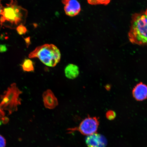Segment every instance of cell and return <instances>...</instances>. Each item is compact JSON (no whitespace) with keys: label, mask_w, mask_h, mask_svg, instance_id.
Instances as JSON below:
<instances>
[{"label":"cell","mask_w":147,"mask_h":147,"mask_svg":"<svg viewBox=\"0 0 147 147\" xmlns=\"http://www.w3.org/2000/svg\"><path fill=\"white\" fill-rule=\"evenodd\" d=\"M99 125L98 119L96 117H88L84 119L76 128H71L72 131L78 130L84 135L88 136L96 133Z\"/></svg>","instance_id":"cell-5"},{"label":"cell","mask_w":147,"mask_h":147,"mask_svg":"<svg viewBox=\"0 0 147 147\" xmlns=\"http://www.w3.org/2000/svg\"><path fill=\"white\" fill-rule=\"evenodd\" d=\"M43 98L44 105L47 109H54L58 105L57 98L50 90H47L44 93Z\"/></svg>","instance_id":"cell-8"},{"label":"cell","mask_w":147,"mask_h":147,"mask_svg":"<svg viewBox=\"0 0 147 147\" xmlns=\"http://www.w3.org/2000/svg\"><path fill=\"white\" fill-rule=\"evenodd\" d=\"M111 0H87L88 3L92 5H104L109 4Z\"/></svg>","instance_id":"cell-12"},{"label":"cell","mask_w":147,"mask_h":147,"mask_svg":"<svg viewBox=\"0 0 147 147\" xmlns=\"http://www.w3.org/2000/svg\"><path fill=\"white\" fill-rule=\"evenodd\" d=\"M6 142L4 138L0 135V147H5Z\"/></svg>","instance_id":"cell-16"},{"label":"cell","mask_w":147,"mask_h":147,"mask_svg":"<svg viewBox=\"0 0 147 147\" xmlns=\"http://www.w3.org/2000/svg\"><path fill=\"white\" fill-rule=\"evenodd\" d=\"M22 67L24 71H34V64L32 60L30 59H25L22 64Z\"/></svg>","instance_id":"cell-11"},{"label":"cell","mask_w":147,"mask_h":147,"mask_svg":"<svg viewBox=\"0 0 147 147\" xmlns=\"http://www.w3.org/2000/svg\"><path fill=\"white\" fill-rule=\"evenodd\" d=\"M80 69L76 65L73 64H69L64 69V74L66 78L70 80H74L79 76Z\"/></svg>","instance_id":"cell-10"},{"label":"cell","mask_w":147,"mask_h":147,"mask_svg":"<svg viewBox=\"0 0 147 147\" xmlns=\"http://www.w3.org/2000/svg\"><path fill=\"white\" fill-rule=\"evenodd\" d=\"M21 92L16 84H12L4 93L1 98L0 108L6 110L10 114L15 111L21 104L20 95Z\"/></svg>","instance_id":"cell-3"},{"label":"cell","mask_w":147,"mask_h":147,"mask_svg":"<svg viewBox=\"0 0 147 147\" xmlns=\"http://www.w3.org/2000/svg\"><path fill=\"white\" fill-rule=\"evenodd\" d=\"M132 94L134 98L139 101H143L147 98V86L140 82L134 88Z\"/></svg>","instance_id":"cell-9"},{"label":"cell","mask_w":147,"mask_h":147,"mask_svg":"<svg viewBox=\"0 0 147 147\" xmlns=\"http://www.w3.org/2000/svg\"><path fill=\"white\" fill-rule=\"evenodd\" d=\"M86 143L88 147H106L107 141L104 136L96 133L88 136Z\"/></svg>","instance_id":"cell-7"},{"label":"cell","mask_w":147,"mask_h":147,"mask_svg":"<svg viewBox=\"0 0 147 147\" xmlns=\"http://www.w3.org/2000/svg\"><path fill=\"white\" fill-rule=\"evenodd\" d=\"M25 10L12 2L3 8L1 14L0 22L1 24L5 22L18 25L22 21Z\"/></svg>","instance_id":"cell-4"},{"label":"cell","mask_w":147,"mask_h":147,"mask_svg":"<svg viewBox=\"0 0 147 147\" xmlns=\"http://www.w3.org/2000/svg\"><path fill=\"white\" fill-rule=\"evenodd\" d=\"M128 37L134 45H147V9L132 16Z\"/></svg>","instance_id":"cell-1"},{"label":"cell","mask_w":147,"mask_h":147,"mask_svg":"<svg viewBox=\"0 0 147 147\" xmlns=\"http://www.w3.org/2000/svg\"><path fill=\"white\" fill-rule=\"evenodd\" d=\"M116 116V114L114 111L110 110L107 112L106 117L107 119L110 120H113Z\"/></svg>","instance_id":"cell-13"},{"label":"cell","mask_w":147,"mask_h":147,"mask_svg":"<svg viewBox=\"0 0 147 147\" xmlns=\"http://www.w3.org/2000/svg\"><path fill=\"white\" fill-rule=\"evenodd\" d=\"M8 119L5 117V114L3 110L0 108V125L7 122Z\"/></svg>","instance_id":"cell-14"},{"label":"cell","mask_w":147,"mask_h":147,"mask_svg":"<svg viewBox=\"0 0 147 147\" xmlns=\"http://www.w3.org/2000/svg\"><path fill=\"white\" fill-rule=\"evenodd\" d=\"M62 3L65 13L70 17L78 15L81 10L80 3L77 0H62Z\"/></svg>","instance_id":"cell-6"},{"label":"cell","mask_w":147,"mask_h":147,"mask_svg":"<svg viewBox=\"0 0 147 147\" xmlns=\"http://www.w3.org/2000/svg\"><path fill=\"white\" fill-rule=\"evenodd\" d=\"M3 9V7L1 4V2H0V14H1L2 11Z\"/></svg>","instance_id":"cell-17"},{"label":"cell","mask_w":147,"mask_h":147,"mask_svg":"<svg viewBox=\"0 0 147 147\" xmlns=\"http://www.w3.org/2000/svg\"><path fill=\"white\" fill-rule=\"evenodd\" d=\"M18 32L20 34H25L27 30L26 28L23 25L19 26L17 29Z\"/></svg>","instance_id":"cell-15"},{"label":"cell","mask_w":147,"mask_h":147,"mask_svg":"<svg viewBox=\"0 0 147 147\" xmlns=\"http://www.w3.org/2000/svg\"><path fill=\"white\" fill-rule=\"evenodd\" d=\"M30 58H38L46 66L54 67L60 61L59 49L53 44H45L36 48L29 55Z\"/></svg>","instance_id":"cell-2"}]
</instances>
